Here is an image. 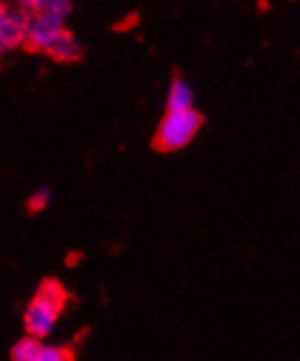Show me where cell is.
I'll use <instances>...</instances> for the list:
<instances>
[{"instance_id": "cell-7", "label": "cell", "mask_w": 300, "mask_h": 361, "mask_svg": "<svg viewBox=\"0 0 300 361\" xmlns=\"http://www.w3.org/2000/svg\"><path fill=\"white\" fill-rule=\"evenodd\" d=\"M73 357H75L73 348H47L44 346L40 353V361H68Z\"/></svg>"}, {"instance_id": "cell-6", "label": "cell", "mask_w": 300, "mask_h": 361, "mask_svg": "<svg viewBox=\"0 0 300 361\" xmlns=\"http://www.w3.org/2000/svg\"><path fill=\"white\" fill-rule=\"evenodd\" d=\"M42 346L37 342V337H25V339H20V342L13 346L11 350V357L18 359V361H40V353H42Z\"/></svg>"}, {"instance_id": "cell-3", "label": "cell", "mask_w": 300, "mask_h": 361, "mask_svg": "<svg viewBox=\"0 0 300 361\" xmlns=\"http://www.w3.org/2000/svg\"><path fill=\"white\" fill-rule=\"evenodd\" d=\"M31 25L29 9H9L5 3H0V55L5 51L23 44L27 29Z\"/></svg>"}, {"instance_id": "cell-8", "label": "cell", "mask_w": 300, "mask_h": 361, "mask_svg": "<svg viewBox=\"0 0 300 361\" xmlns=\"http://www.w3.org/2000/svg\"><path fill=\"white\" fill-rule=\"evenodd\" d=\"M47 202H49V190H40V193H35V195L29 200L27 210H29V212H40L42 208L47 206Z\"/></svg>"}, {"instance_id": "cell-1", "label": "cell", "mask_w": 300, "mask_h": 361, "mask_svg": "<svg viewBox=\"0 0 300 361\" xmlns=\"http://www.w3.org/2000/svg\"><path fill=\"white\" fill-rule=\"evenodd\" d=\"M68 291L55 279H47L40 285L35 298L25 313V329L31 337H44L55 326L57 317L68 302Z\"/></svg>"}, {"instance_id": "cell-4", "label": "cell", "mask_w": 300, "mask_h": 361, "mask_svg": "<svg viewBox=\"0 0 300 361\" xmlns=\"http://www.w3.org/2000/svg\"><path fill=\"white\" fill-rule=\"evenodd\" d=\"M53 61H61V63H68V61H79L81 59V47L77 44V39L73 37L71 31L61 29L59 35L53 39V44L44 51Z\"/></svg>"}, {"instance_id": "cell-2", "label": "cell", "mask_w": 300, "mask_h": 361, "mask_svg": "<svg viewBox=\"0 0 300 361\" xmlns=\"http://www.w3.org/2000/svg\"><path fill=\"white\" fill-rule=\"evenodd\" d=\"M204 125V114L198 110H167L162 116L158 130L154 134L152 147L158 154H174L180 152L198 136V132Z\"/></svg>"}, {"instance_id": "cell-5", "label": "cell", "mask_w": 300, "mask_h": 361, "mask_svg": "<svg viewBox=\"0 0 300 361\" xmlns=\"http://www.w3.org/2000/svg\"><path fill=\"white\" fill-rule=\"evenodd\" d=\"M186 108H193V90L182 79V75L176 73L174 81H171V88H169L167 110H186Z\"/></svg>"}, {"instance_id": "cell-9", "label": "cell", "mask_w": 300, "mask_h": 361, "mask_svg": "<svg viewBox=\"0 0 300 361\" xmlns=\"http://www.w3.org/2000/svg\"><path fill=\"white\" fill-rule=\"evenodd\" d=\"M16 3H18L20 7L29 9V11H35V9H40V5L44 3V0H16Z\"/></svg>"}]
</instances>
